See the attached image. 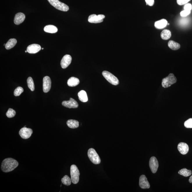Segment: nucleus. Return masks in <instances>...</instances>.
I'll return each mask as SVG.
<instances>
[{
  "label": "nucleus",
  "instance_id": "obj_9",
  "mask_svg": "<svg viewBox=\"0 0 192 192\" xmlns=\"http://www.w3.org/2000/svg\"><path fill=\"white\" fill-rule=\"evenodd\" d=\"M51 81L50 77L49 76H45L43 78V89L45 93L49 92L51 89Z\"/></svg>",
  "mask_w": 192,
  "mask_h": 192
},
{
  "label": "nucleus",
  "instance_id": "obj_32",
  "mask_svg": "<svg viewBox=\"0 0 192 192\" xmlns=\"http://www.w3.org/2000/svg\"><path fill=\"white\" fill-rule=\"evenodd\" d=\"M190 1V0H177V4L180 6L186 4Z\"/></svg>",
  "mask_w": 192,
  "mask_h": 192
},
{
  "label": "nucleus",
  "instance_id": "obj_17",
  "mask_svg": "<svg viewBox=\"0 0 192 192\" xmlns=\"http://www.w3.org/2000/svg\"><path fill=\"white\" fill-rule=\"evenodd\" d=\"M168 25L167 20L166 19H163L162 20L158 21L155 22L154 26L155 27L158 29H162L165 28Z\"/></svg>",
  "mask_w": 192,
  "mask_h": 192
},
{
  "label": "nucleus",
  "instance_id": "obj_8",
  "mask_svg": "<svg viewBox=\"0 0 192 192\" xmlns=\"http://www.w3.org/2000/svg\"><path fill=\"white\" fill-rule=\"evenodd\" d=\"M33 133V131L31 129L24 127L20 129L19 134L22 138L27 139L31 137Z\"/></svg>",
  "mask_w": 192,
  "mask_h": 192
},
{
  "label": "nucleus",
  "instance_id": "obj_16",
  "mask_svg": "<svg viewBox=\"0 0 192 192\" xmlns=\"http://www.w3.org/2000/svg\"><path fill=\"white\" fill-rule=\"evenodd\" d=\"M177 149L180 153L183 155L186 154L189 150L188 145L183 142H181L178 144Z\"/></svg>",
  "mask_w": 192,
  "mask_h": 192
},
{
  "label": "nucleus",
  "instance_id": "obj_10",
  "mask_svg": "<svg viewBox=\"0 0 192 192\" xmlns=\"http://www.w3.org/2000/svg\"><path fill=\"white\" fill-rule=\"evenodd\" d=\"M149 165L152 172L153 173H156L157 171L159 164L157 160L155 157H152L150 158Z\"/></svg>",
  "mask_w": 192,
  "mask_h": 192
},
{
  "label": "nucleus",
  "instance_id": "obj_12",
  "mask_svg": "<svg viewBox=\"0 0 192 192\" xmlns=\"http://www.w3.org/2000/svg\"><path fill=\"white\" fill-rule=\"evenodd\" d=\"M72 58L71 56L68 54L64 56L61 62L62 68L65 69L67 68L71 63Z\"/></svg>",
  "mask_w": 192,
  "mask_h": 192
},
{
  "label": "nucleus",
  "instance_id": "obj_21",
  "mask_svg": "<svg viewBox=\"0 0 192 192\" xmlns=\"http://www.w3.org/2000/svg\"><path fill=\"white\" fill-rule=\"evenodd\" d=\"M67 126L71 129H76L79 126V122L74 120H69L67 122Z\"/></svg>",
  "mask_w": 192,
  "mask_h": 192
},
{
  "label": "nucleus",
  "instance_id": "obj_36",
  "mask_svg": "<svg viewBox=\"0 0 192 192\" xmlns=\"http://www.w3.org/2000/svg\"><path fill=\"white\" fill-rule=\"evenodd\" d=\"M25 52H27V50H26V51H25Z\"/></svg>",
  "mask_w": 192,
  "mask_h": 192
},
{
  "label": "nucleus",
  "instance_id": "obj_11",
  "mask_svg": "<svg viewBox=\"0 0 192 192\" xmlns=\"http://www.w3.org/2000/svg\"><path fill=\"white\" fill-rule=\"evenodd\" d=\"M62 105L64 106L69 108H77L78 106V102L72 98H70L69 101H64L62 102Z\"/></svg>",
  "mask_w": 192,
  "mask_h": 192
},
{
  "label": "nucleus",
  "instance_id": "obj_31",
  "mask_svg": "<svg viewBox=\"0 0 192 192\" xmlns=\"http://www.w3.org/2000/svg\"><path fill=\"white\" fill-rule=\"evenodd\" d=\"M190 13H191V11L185 10H184L182 11V12H181L180 14V15L182 17H186L187 16L189 15Z\"/></svg>",
  "mask_w": 192,
  "mask_h": 192
},
{
  "label": "nucleus",
  "instance_id": "obj_7",
  "mask_svg": "<svg viewBox=\"0 0 192 192\" xmlns=\"http://www.w3.org/2000/svg\"><path fill=\"white\" fill-rule=\"evenodd\" d=\"M105 17V15L102 14L98 15L96 14H92L89 16L88 21L91 23H99L103 21V19Z\"/></svg>",
  "mask_w": 192,
  "mask_h": 192
},
{
  "label": "nucleus",
  "instance_id": "obj_6",
  "mask_svg": "<svg viewBox=\"0 0 192 192\" xmlns=\"http://www.w3.org/2000/svg\"><path fill=\"white\" fill-rule=\"evenodd\" d=\"M102 74L109 82L113 85L117 86L119 84V81L118 78L109 72L104 71L102 72Z\"/></svg>",
  "mask_w": 192,
  "mask_h": 192
},
{
  "label": "nucleus",
  "instance_id": "obj_20",
  "mask_svg": "<svg viewBox=\"0 0 192 192\" xmlns=\"http://www.w3.org/2000/svg\"><path fill=\"white\" fill-rule=\"evenodd\" d=\"M44 30L46 33H55L58 31L57 27L53 25H48L44 27Z\"/></svg>",
  "mask_w": 192,
  "mask_h": 192
},
{
  "label": "nucleus",
  "instance_id": "obj_19",
  "mask_svg": "<svg viewBox=\"0 0 192 192\" xmlns=\"http://www.w3.org/2000/svg\"><path fill=\"white\" fill-rule=\"evenodd\" d=\"M79 100L82 102H86L88 101V97L86 91L83 90L80 91L78 93Z\"/></svg>",
  "mask_w": 192,
  "mask_h": 192
},
{
  "label": "nucleus",
  "instance_id": "obj_26",
  "mask_svg": "<svg viewBox=\"0 0 192 192\" xmlns=\"http://www.w3.org/2000/svg\"><path fill=\"white\" fill-rule=\"evenodd\" d=\"M61 182L63 184L67 186L70 185L71 184L72 182L71 179H70V177L67 175L64 176L63 178L61 179Z\"/></svg>",
  "mask_w": 192,
  "mask_h": 192
},
{
  "label": "nucleus",
  "instance_id": "obj_34",
  "mask_svg": "<svg viewBox=\"0 0 192 192\" xmlns=\"http://www.w3.org/2000/svg\"><path fill=\"white\" fill-rule=\"evenodd\" d=\"M145 1L147 5L150 6H152L154 4V0H145Z\"/></svg>",
  "mask_w": 192,
  "mask_h": 192
},
{
  "label": "nucleus",
  "instance_id": "obj_23",
  "mask_svg": "<svg viewBox=\"0 0 192 192\" xmlns=\"http://www.w3.org/2000/svg\"><path fill=\"white\" fill-rule=\"evenodd\" d=\"M168 46L170 49L173 50H177L180 49V45L178 43L172 40L169 42L168 43Z\"/></svg>",
  "mask_w": 192,
  "mask_h": 192
},
{
  "label": "nucleus",
  "instance_id": "obj_5",
  "mask_svg": "<svg viewBox=\"0 0 192 192\" xmlns=\"http://www.w3.org/2000/svg\"><path fill=\"white\" fill-rule=\"evenodd\" d=\"M177 78L173 73H170L166 77L162 80V86L163 87L167 88L177 82Z\"/></svg>",
  "mask_w": 192,
  "mask_h": 192
},
{
  "label": "nucleus",
  "instance_id": "obj_1",
  "mask_svg": "<svg viewBox=\"0 0 192 192\" xmlns=\"http://www.w3.org/2000/svg\"><path fill=\"white\" fill-rule=\"evenodd\" d=\"M18 165L19 163L16 160L12 158H7L3 161L1 169L3 172L8 173L13 170Z\"/></svg>",
  "mask_w": 192,
  "mask_h": 192
},
{
  "label": "nucleus",
  "instance_id": "obj_35",
  "mask_svg": "<svg viewBox=\"0 0 192 192\" xmlns=\"http://www.w3.org/2000/svg\"><path fill=\"white\" fill-rule=\"evenodd\" d=\"M189 182L190 183H192V175L190 177L189 179Z\"/></svg>",
  "mask_w": 192,
  "mask_h": 192
},
{
  "label": "nucleus",
  "instance_id": "obj_13",
  "mask_svg": "<svg viewBox=\"0 0 192 192\" xmlns=\"http://www.w3.org/2000/svg\"><path fill=\"white\" fill-rule=\"evenodd\" d=\"M139 185L141 188L142 189L150 188V184L145 175H143L141 176L139 180Z\"/></svg>",
  "mask_w": 192,
  "mask_h": 192
},
{
  "label": "nucleus",
  "instance_id": "obj_29",
  "mask_svg": "<svg viewBox=\"0 0 192 192\" xmlns=\"http://www.w3.org/2000/svg\"><path fill=\"white\" fill-rule=\"evenodd\" d=\"M24 92V89L21 87L19 86L16 88L14 91V95L16 97L20 95V94Z\"/></svg>",
  "mask_w": 192,
  "mask_h": 192
},
{
  "label": "nucleus",
  "instance_id": "obj_30",
  "mask_svg": "<svg viewBox=\"0 0 192 192\" xmlns=\"http://www.w3.org/2000/svg\"><path fill=\"white\" fill-rule=\"evenodd\" d=\"M184 126L187 128H192V118H189L186 121Z\"/></svg>",
  "mask_w": 192,
  "mask_h": 192
},
{
  "label": "nucleus",
  "instance_id": "obj_15",
  "mask_svg": "<svg viewBox=\"0 0 192 192\" xmlns=\"http://www.w3.org/2000/svg\"><path fill=\"white\" fill-rule=\"evenodd\" d=\"M25 16L22 13H17L16 14L14 19V23L17 25H20L25 20Z\"/></svg>",
  "mask_w": 192,
  "mask_h": 192
},
{
  "label": "nucleus",
  "instance_id": "obj_37",
  "mask_svg": "<svg viewBox=\"0 0 192 192\" xmlns=\"http://www.w3.org/2000/svg\"><path fill=\"white\" fill-rule=\"evenodd\" d=\"M42 49H44V48H42Z\"/></svg>",
  "mask_w": 192,
  "mask_h": 192
},
{
  "label": "nucleus",
  "instance_id": "obj_2",
  "mask_svg": "<svg viewBox=\"0 0 192 192\" xmlns=\"http://www.w3.org/2000/svg\"><path fill=\"white\" fill-rule=\"evenodd\" d=\"M70 173L72 182L74 184H77L79 181L80 172L75 165H72L70 166Z\"/></svg>",
  "mask_w": 192,
  "mask_h": 192
},
{
  "label": "nucleus",
  "instance_id": "obj_3",
  "mask_svg": "<svg viewBox=\"0 0 192 192\" xmlns=\"http://www.w3.org/2000/svg\"><path fill=\"white\" fill-rule=\"evenodd\" d=\"M49 3L58 10L67 12L69 9V7L65 3L61 2L58 0H47Z\"/></svg>",
  "mask_w": 192,
  "mask_h": 192
},
{
  "label": "nucleus",
  "instance_id": "obj_25",
  "mask_svg": "<svg viewBox=\"0 0 192 192\" xmlns=\"http://www.w3.org/2000/svg\"><path fill=\"white\" fill-rule=\"evenodd\" d=\"M178 173L184 177H188L191 175L192 172L191 170H189L186 168H184L179 170Z\"/></svg>",
  "mask_w": 192,
  "mask_h": 192
},
{
  "label": "nucleus",
  "instance_id": "obj_22",
  "mask_svg": "<svg viewBox=\"0 0 192 192\" xmlns=\"http://www.w3.org/2000/svg\"><path fill=\"white\" fill-rule=\"evenodd\" d=\"M17 43V40L15 38H11L6 43L5 45L6 49L8 50L12 49L15 46Z\"/></svg>",
  "mask_w": 192,
  "mask_h": 192
},
{
  "label": "nucleus",
  "instance_id": "obj_27",
  "mask_svg": "<svg viewBox=\"0 0 192 192\" xmlns=\"http://www.w3.org/2000/svg\"><path fill=\"white\" fill-rule=\"evenodd\" d=\"M27 84L29 88L31 91H33L35 90V86L34 82H33V79L31 77H29L27 79Z\"/></svg>",
  "mask_w": 192,
  "mask_h": 192
},
{
  "label": "nucleus",
  "instance_id": "obj_14",
  "mask_svg": "<svg viewBox=\"0 0 192 192\" xmlns=\"http://www.w3.org/2000/svg\"><path fill=\"white\" fill-rule=\"evenodd\" d=\"M41 49L40 45L37 44H33L30 45L27 48V52L31 54H36L39 52Z\"/></svg>",
  "mask_w": 192,
  "mask_h": 192
},
{
  "label": "nucleus",
  "instance_id": "obj_33",
  "mask_svg": "<svg viewBox=\"0 0 192 192\" xmlns=\"http://www.w3.org/2000/svg\"><path fill=\"white\" fill-rule=\"evenodd\" d=\"M192 8V6L191 4L189 3H187L184 6V9L185 10L191 11Z\"/></svg>",
  "mask_w": 192,
  "mask_h": 192
},
{
  "label": "nucleus",
  "instance_id": "obj_28",
  "mask_svg": "<svg viewBox=\"0 0 192 192\" xmlns=\"http://www.w3.org/2000/svg\"><path fill=\"white\" fill-rule=\"evenodd\" d=\"M16 115V112L12 109L10 108L6 113V116L8 118H12L14 117Z\"/></svg>",
  "mask_w": 192,
  "mask_h": 192
},
{
  "label": "nucleus",
  "instance_id": "obj_24",
  "mask_svg": "<svg viewBox=\"0 0 192 192\" xmlns=\"http://www.w3.org/2000/svg\"><path fill=\"white\" fill-rule=\"evenodd\" d=\"M171 33L168 30H164L161 33V37L162 39L164 40H167L169 39L171 37Z\"/></svg>",
  "mask_w": 192,
  "mask_h": 192
},
{
  "label": "nucleus",
  "instance_id": "obj_4",
  "mask_svg": "<svg viewBox=\"0 0 192 192\" xmlns=\"http://www.w3.org/2000/svg\"><path fill=\"white\" fill-rule=\"evenodd\" d=\"M88 155L89 159L93 164H100L101 162L100 158L94 149L90 148L88 150Z\"/></svg>",
  "mask_w": 192,
  "mask_h": 192
},
{
  "label": "nucleus",
  "instance_id": "obj_18",
  "mask_svg": "<svg viewBox=\"0 0 192 192\" xmlns=\"http://www.w3.org/2000/svg\"><path fill=\"white\" fill-rule=\"evenodd\" d=\"M79 80L78 78L72 77L69 78L67 81V84L70 87H74L79 84Z\"/></svg>",
  "mask_w": 192,
  "mask_h": 192
}]
</instances>
